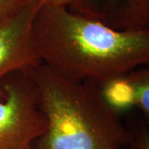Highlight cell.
Instances as JSON below:
<instances>
[{
  "instance_id": "6da1fadb",
  "label": "cell",
  "mask_w": 149,
  "mask_h": 149,
  "mask_svg": "<svg viewBox=\"0 0 149 149\" xmlns=\"http://www.w3.org/2000/svg\"><path fill=\"white\" fill-rule=\"evenodd\" d=\"M32 35L40 62L70 80L101 84L149 65V27L116 30L68 8L41 6Z\"/></svg>"
},
{
  "instance_id": "7a4b0ae2",
  "label": "cell",
  "mask_w": 149,
  "mask_h": 149,
  "mask_svg": "<svg viewBox=\"0 0 149 149\" xmlns=\"http://www.w3.org/2000/svg\"><path fill=\"white\" fill-rule=\"evenodd\" d=\"M47 128L35 149H123L130 133L97 83L76 81L44 64L32 71Z\"/></svg>"
},
{
  "instance_id": "3957f363",
  "label": "cell",
  "mask_w": 149,
  "mask_h": 149,
  "mask_svg": "<svg viewBox=\"0 0 149 149\" xmlns=\"http://www.w3.org/2000/svg\"><path fill=\"white\" fill-rule=\"evenodd\" d=\"M32 71H19L3 81L0 100V149H35L47 128Z\"/></svg>"
},
{
  "instance_id": "277c9868",
  "label": "cell",
  "mask_w": 149,
  "mask_h": 149,
  "mask_svg": "<svg viewBox=\"0 0 149 149\" xmlns=\"http://www.w3.org/2000/svg\"><path fill=\"white\" fill-rule=\"evenodd\" d=\"M42 4L31 0L18 13L0 25V100L3 84L10 74L32 71L41 64L35 51L32 27Z\"/></svg>"
},
{
  "instance_id": "5b68a950",
  "label": "cell",
  "mask_w": 149,
  "mask_h": 149,
  "mask_svg": "<svg viewBox=\"0 0 149 149\" xmlns=\"http://www.w3.org/2000/svg\"><path fill=\"white\" fill-rule=\"evenodd\" d=\"M68 8L116 30L149 27V0H75Z\"/></svg>"
},
{
  "instance_id": "8992f818",
  "label": "cell",
  "mask_w": 149,
  "mask_h": 149,
  "mask_svg": "<svg viewBox=\"0 0 149 149\" xmlns=\"http://www.w3.org/2000/svg\"><path fill=\"white\" fill-rule=\"evenodd\" d=\"M133 107L138 108L149 127V65L135 69L124 75Z\"/></svg>"
},
{
  "instance_id": "52a82bcc",
  "label": "cell",
  "mask_w": 149,
  "mask_h": 149,
  "mask_svg": "<svg viewBox=\"0 0 149 149\" xmlns=\"http://www.w3.org/2000/svg\"><path fill=\"white\" fill-rule=\"evenodd\" d=\"M130 139L124 149H149V127L142 114H133L127 124Z\"/></svg>"
},
{
  "instance_id": "ba28073f",
  "label": "cell",
  "mask_w": 149,
  "mask_h": 149,
  "mask_svg": "<svg viewBox=\"0 0 149 149\" xmlns=\"http://www.w3.org/2000/svg\"><path fill=\"white\" fill-rule=\"evenodd\" d=\"M31 0H0V25L9 20Z\"/></svg>"
},
{
  "instance_id": "9c48e42d",
  "label": "cell",
  "mask_w": 149,
  "mask_h": 149,
  "mask_svg": "<svg viewBox=\"0 0 149 149\" xmlns=\"http://www.w3.org/2000/svg\"><path fill=\"white\" fill-rule=\"evenodd\" d=\"M42 6L69 8L75 0H38Z\"/></svg>"
}]
</instances>
